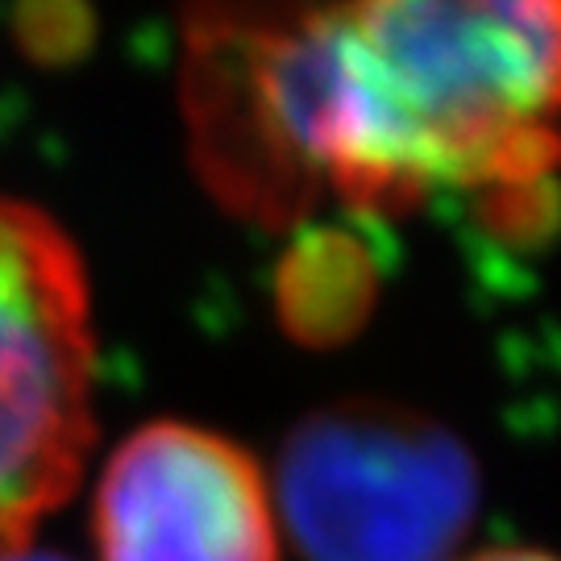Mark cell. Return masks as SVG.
<instances>
[{
    "mask_svg": "<svg viewBox=\"0 0 561 561\" xmlns=\"http://www.w3.org/2000/svg\"><path fill=\"white\" fill-rule=\"evenodd\" d=\"M201 134L241 196L291 213L317 183L370 217L466 192L541 238L561 171V0H333L254 30L204 76Z\"/></svg>",
    "mask_w": 561,
    "mask_h": 561,
    "instance_id": "6da1fadb",
    "label": "cell"
},
{
    "mask_svg": "<svg viewBox=\"0 0 561 561\" xmlns=\"http://www.w3.org/2000/svg\"><path fill=\"white\" fill-rule=\"evenodd\" d=\"M0 561H67L59 558V553H46V549H9V553H0Z\"/></svg>",
    "mask_w": 561,
    "mask_h": 561,
    "instance_id": "52a82bcc",
    "label": "cell"
},
{
    "mask_svg": "<svg viewBox=\"0 0 561 561\" xmlns=\"http://www.w3.org/2000/svg\"><path fill=\"white\" fill-rule=\"evenodd\" d=\"M466 561H561L553 553H545V549H524V545H503V549H482L474 558Z\"/></svg>",
    "mask_w": 561,
    "mask_h": 561,
    "instance_id": "8992f818",
    "label": "cell"
},
{
    "mask_svg": "<svg viewBox=\"0 0 561 561\" xmlns=\"http://www.w3.org/2000/svg\"><path fill=\"white\" fill-rule=\"evenodd\" d=\"M283 329L296 341L324 350L362 329L375 304V262L358 241L317 233L300 241L275 279Z\"/></svg>",
    "mask_w": 561,
    "mask_h": 561,
    "instance_id": "5b68a950",
    "label": "cell"
},
{
    "mask_svg": "<svg viewBox=\"0 0 561 561\" xmlns=\"http://www.w3.org/2000/svg\"><path fill=\"white\" fill-rule=\"evenodd\" d=\"M479 495L466 442L400 403L317 408L279 449V507L304 561H449Z\"/></svg>",
    "mask_w": 561,
    "mask_h": 561,
    "instance_id": "7a4b0ae2",
    "label": "cell"
},
{
    "mask_svg": "<svg viewBox=\"0 0 561 561\" xmlns=\"http://www.w3.org/2000/svg\"><path fill=\"white\" fill-rule=\"evenodd\" d=\"M92 528L101 561H279L259 461L183 421L146 424L113 449Z\"/></svg>",
    "mask_w": 561,
    "mask_h": 561,
    "instance_id": "277c9868",
    "label": "cell"
},
{
    "mask_svg": "<svg viewBox=\"0 0 561 561\" xmlns=\"http://www.w3.org/2000/svg\"><path fill=\"white\" fill-rule=\"evenodd\" d=\"M96 337L76 241L0 187V553L76 491L92 445Z\"/></svg>",
    "mask_w": 561,
    "mask_h": 561,
    "instance_id": "3957f363",
    "label": "cell"
}]
</instances>
